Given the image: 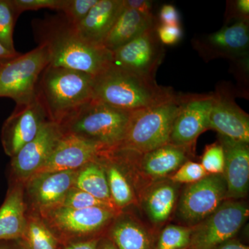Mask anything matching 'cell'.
Listing matches in <instances>:
<instances>
[{
  "label": "cell",
  "instance_id": "cell-1",
  "mask_svg": "<svg viewBox=\"0 0 249 249\" xmlns=\"http://www.w3.org/2000/svg\"><path fill=\"white\" fill-rule=\"evenodd\" d=\"M39 45L48 51L49 65L85 72L95 76L109 66L112 53L91 45L62 16L46 18L34 24Z\"/></svg>",
  "mask_w": 249,
  "mask_h": 249
},
{
  "label": "cell",
  "instance_id": "cell-2",
  "mask_svg": "<svg viewBox=\"0 0 249 249\" xmlns=\"http://www.w3.org/2000/svg\"><path fill=\"white\" fill-rule=\"evenodd\" d=\"M178 97L155 78L141 76L111 63L93 76L92 99L121 110L132 111L153 107Z\"/></svg>",
  "mask_w": 249,
  "mask_h": 249
},
{
  "label": "cell",
  "instance_id": "cell-3",
  "mask_svg": "<svg viewBox=\"0 0 249 249\" xmlns=\"http://www.w3.org/2000/svg\"><path fill=\"white\" fill-rule=\"evenodd\" d=\"M93 76L65 67L48 65L36 90L49 121L60 124L77 108L92 99Z\"/></svg>",
  "mask_w": 249,
  "mask_h": 249
},
{
  "label": "cell",
  "instance_id": "cell-4",
  "mask_svg": "<svg viewBox=\"0 0 249 249\" xmlns=\"http://www.w3.org/2000/svg\"><path fill=\"white\" fill-rule=\"evenodd\" d=\"M131 112L90 100L62 121L63 133L71 134L108 149L118 148L124 139Z\"/></svg>",
  "mask_w": 249,
  "mask_h": 249
},
{
  "label": "cell",
  "instance_id": "cell-5",
  "mask_svg": "<svg viewBox=\"0 0 249 249\" xmlns=\"http://www.w3.org/2000/svg\"><path fill=\"white\" fill-rule=\"evenodd\" d=\"M183 97L132 111L124 139L118 148L146 153L170 143V134Z\"/></svg>",
  "mask_w": 249,
  "mask_h": 249
},
{
  "label": "cell",
  "instance_id": "cell-6",
  "mask_svg": "<svg viewBox=\"0 0 249 249\" xmlns=\"http://www.w3.org/2000/svg\"><path fill=\"white\" fill-rule=\"evenodd\" d=\"M62 245L91 238L119 215V210L108 207L72 209L52 206L37 211Z\"/></svg>",
  "mask_w": 249,
  "mask_h": 249
},
{
  "label": "cell",
  "instance_id": "cell-7",
  "mask_svg": "<svg viewBox=\"0 0 249 249\" xmlns=\"http://www.w3.org/2000/svg\"><path fill=\"white\" fill-rule=\"evenodd\" d=\"M49 65L48 51L39 45L0 66V98H9L18 105L27 104L36 97L39 79Z\"/></svg>",
  "mask_w": 249,
  "mask_h": 249
},
{
  "label": "cell",
  "instance_id": "cell-8",
  "mask_svg": "<svg viewBox=\"0 0 249 249\" xmlns=\"http://www.w3.org/2000/svg\"><path fill=\"white\" fill-rule=\"evenodd\" d=\"M243 203L226 200L214 213L192 227L191 249H214L232 240L249 217Z\"/></svg>",
  "mask_w": 249,
  "mask_h": 249
},
{
  "label": "cell",
  "instance_id": "cell-9",
  "mask_svg": "<svg viewBox=\"0 0 249 249\" xmlns=\"http://www.w3.org/2000/svg\"><path fill=\"white\" fill-rule=\"evenodd\" d=\"M226 195L223 175H208L185 188L178 204V216L193 227L214 213L226 201Z\"/></svg>",
  "mask_w": 249,
  "mask_h": 249
},
{
  "label": "cell",
  "instance_id": "cell-10",
  "mask_svg": "<svg viewBox=\"0 0 249 249\" xmlns=\"http://www.w3.org/2000/svg\"><path fill=\"white\" fill-rule=\"evenodd\" d=\"M157 25L112 52L111 63L141 76L155 78L164 54L163 44L157 36Z\"/></svg>",
  "mask_w": 249,
  "mask_h": 249
},
{
  "label": "cell",
  "instance_id": "cell-11",
  "mask_svg": "<svg viewBox=\"0 0 249 249\" xmlns=\"http://www.w3.org/2000/svg\"><path fill=\"white\" fill-rule=\"evenodd\" d=\"M48 116L40 100L36 97L27 104L18 105L5 121L1 141L6 155L13 157L35 138Z\"/></svg>",
  "mask_w": 249,
  "mask_h": 249
},
{
  "label": "cell",
  "instance_id": "cell-12",
  "mask_svg": "<svg viewBox=\"0 0 249 249\" xmlns=\"http://www.w3.org/2000/svg\"><path fill=\"white\" fill-rule=\"evenodd\" d=\"M60 124L48 121L35 138L11 157L12 182L24 183L42 166L63 135Z\"/></svg>",
  "mask_w": 249,
  "mask_h": 249
},
{
  "label": "cell",
  "instance_id": "cell-13",
  "mask_svg": "<svg viewBox=\"0 0 249 249\" xmlns=\"http://www.w3.org/2000/svg\"><path fill=\"white\" fill-rule=\"evenodd\" d=\"M110 150L101 144L64 133L49 160L35 174L78 170L101 160Z\"/></svg>",
  "mask_w": 249,
  "mask_h": 249
},
{
  "label": "cell",
  "instance_id": "cell-14",
  "mask_svg": "<svg viewBox=\"0 0 249 249\" xmlns=\"http://www.w3.org/2000/svg\"><path fill=\"white\" fill-rule=\"evenodd\" d=\"M213 96L183 97L174 121L170 142L188 148L202 132L209 129V114Z\"/></svg>",
  "mask_w": 249,
  "mask_h": 249
},
{
  "label": "cell",
  "instance_id": "cell-15",
  "mask_svg": "<svg viewBox=\"0 0 249 249\" xmlns=\"http://www.w3.org/2000/svg\"><path fill=\"white\" fill-rule=\"evenodd\" d=\"M78 170L34 174L24 183V196L31 211L56 206L67 192L75 186Z\"/></svg>",
  "mask_w": 249,
  "mask_h": 249
},
{
  "label": "cell",
  "instance_id": "cell-16",
  "mask_svg": "<svg viewBox=\"0 0 249 249\" xmlns=\"http://www.w3.org/2000/svg\"><path fill=\"white\" fill-rule=\"evenodd\" d=\"M225 157L224 177L227 185L226 199L235 200L247 196L249 183V144L220 136Z\"/></svg>",
  "mask_w": 249,
  "mask_h": 249
},
{
  "label": "cell",
  "instance_id": "cell-17",
  "mask_svg": "<svg viewBox=\"0 0 249 249\" xmlns=\"http://www.w3.org/2000/svg\"><path fill=\"white\" fill-rule=\"evenodd\" d=\"M249 45L248 19H240L224 26L201 42L203 53L209 56L240 58L247 56Z\"/></svg>",
  "mask_w": 249,
  "mask_h": 249
},
{
  "label": "cell",
  "instance_id": "cell-18",
  "mask_svg": "<svg viewBox=\"0 0 249 249\" xmlns=\"http://www.w3.org/2000/svg\"><path fill=\"white\" fill-rule=\"evenodd\" d=\"M209 129H214L222 137L249 144V116L227 98L213 96Z\"/></svg>",
  "mask_w": 249,
  "mask_h": 249
},
{
  "label": "cell",
  "instance_id": "cell-19",
  "mask_svg": "<svg viewBox=\"0 0 249 249\" xmlns=\"http://www.w3.org/2000/svg\"><path fill=\"white\" fill-rule=\"evenodd\" d=\"M124 9V0H98L77 26L80 36L91 45L103 42Z\"/></svg>",
  "mask_w": 249,
  "mask_h": 249
},
{
  "label": "cell",
  "instance_id": "cell-20",
  "mask_svg": "<svg viewBox=\"0 0 249 249\" xmlns=\"http://www.w3.org/2000/svg\"><path fill=\"white\" fill-rule=\"evenodd\" d=\"M24 183L12 182L0 207V242L22 239L27 224Z\"/></svg>",
  "mask_w": 249,
  "mask_h": 249
},
{
  "label": "cell",
  "instance_id": "cell-21",
  "mask_svg": "<svg viewBox=\"0 0 249 249\" xmlns=\"http://www.w3.org/2000/svg\"><path fill=\"white\" fill-rule=\"evenodd\" d=\"M157 24L155 16H147L135 10L124 7L103 41V47L112 53Z\"/></svg>",
  "mask_w": 249,
  "mask_h": 249
},
{
  "label": "cell",
  "instance_id": "cell-22",
  "mask_svg": "<svg viewBox=\"0 0 249 249\" xmlns=\"http://www.w3.org/2000/svg\"><path fill=\"white\" fill-rule=\"evenodd\" d=\"M187 149L168 143L139 155V166L142 173L152 178H164L175 173L186 162Z\"/></svg>",
  "mask_w": 249,
  "mask_h": 249
},
{
  "label": "cell",
  "instance_id": "cell-23",
  "mask_svg": "<svg viewBox=\"0 0 249 249\" xmlns=\"http://www.w3.org/2000/svg\"><path fill=\"white\" fill-rule=\"evenodd\" d=\"M175 183L162 181L152 186L145 197V210L150 220L156 224L164 222L173 212L177 201Z\"/></svg>",
  "mask_w": 249,
  "mask_h": 249
},
{
  "label": "cell",
  "instance_id": "cell-24",
  "mask_svg": "<svg viewBox=\"0 0 249 249\" xmlns=\"http://www.w3.org/2000/svg\"><path fill=\"white\" fill-rule=\"evenodd\" d=\"M117 217L111 226L109 238L118 249H152L150 235L139 222L127 216Z\"/></svg>",
  "mask_w": 249,
  "mask_h": 249
},
{
  "label": "cell",
  "instance_id": "cell-25",
  "mask_svg": "<svg viewBox=\"0 0 249 249\" xmlns=\"http://www.w3.org/2000/svg\"><path fill=\"white\" fill-rule=\"evenodd\" d=\"M106 156L78 170L75 187L89 193L96 199L114 204L111 199L106 168L103 163Z\"/></svg>",
  "mask_w": 249,
  "mask_h": 249
},
{
  "label": "cell",
  "instance_id": "cell-26",
  "mask_svg": "<svg viewBox=\"0 0 249 249\" xmlns=\"http://www.w3.org/2000/svg\"><path fill=\"white\" fill-rule=\"evenodd\" d=\"M111 199L118 209H124L133 202L134 193L119 162L110 150L103 160Z\"/></svg>",
  "mask_w": 249,
  "mask_h": 249
},
{
  "label": "cell",
  "instance_id": "cell-27",
  "mask_svg": "<svg viewBox=\"0 0 249 249\" xmlns=\"http://www.w3.org/2000/svg\"><path fill=\"white\" fill-rule=\"evenodd\" d=\"M22 240L29 249H60L62 244L40 214L27 212V224Z\"/></svg>",
  "mask_w": 249,
  "mask_h": 249
},
{
  "label": "cell",
  "instance_id": "cell-28",
  "mask_svg": "<svg viewBox=\"0 0 249 249\" xmlns=\"http://www.w3.org/2000/svg\"><path fill=\"white\" fill-rule=\"evenodd\" d=\"M18 15L12 0H0V42L16 52L14 42L15 23Z\"/></svg>",
  "mask_w": 249,
  "mask_h": 249
},
{
  "label": "cell",
  "instance_id": "cell-29",
  "mask_svg": "<svg viewBox=\"0 0 249 249\" xmlns=\"http://www.w3.org/2000/svg\"><path fill=\"white\" fill-rule=\"evenodd\" d=\"M192 227L170 225L160 233L156 249H183L189 247Z\"/></svg>",
  "mask_w": 249,
  "mask_h": 249
},
{
  "label": "cell",
  "instance_id": "cell-30",
  "mask_svg": "<svg viewBox=\"0 0 249 249\" xmlns=\"http://www.w3.org/2000/svg\"><path fill=\"white\" fill-rule=\"evenodd\" d=\"M54 206H61L72 209H84L93 207H108L118 209L114 204L96 199L89 193L81 191L75 186L67 192L58 205Z\"/></svg>",
  "mask_w": 249,
  "mask_h": 249
},
{
  "label": "cell",
  "instance_id": "cell-31",
  "mask_svg": "<svg viewBox=\"0 0 249 249\" xmlns=\"http://www.w3.org/2000/svg\"><path fill=\"white\" fill-rule=\"evenodd\" d=\"M224 164L225 157L220 142L206 147L201 163L206 173L209 175H223Z\"/></svg>",
  "mask_w": 249,
  "mask_h": 249
},
{
  "label": "cell",
  "instance_id": "cell-32",
  "mask_svg": "<svg viewBox=\"0 0 249 249\" xmlns=\"http://www.w3.org/2000/svg\"><path fill=\"white\" fill-rule=\"evenodd\" d=\"M98 0H65L60 12L69 22L77 26L92 9Z\"/></svg>",
  "mask_w": 249,
  "mask_h": 249
},
{
  "label": "cell",
  "instance_id": "cell-33",
  "mask_svg": "<svg viewBox=\"0 0 249 249\" xmlns=\"http://www.w3.org/2000/svg\"><path fill=\"white\" fill-rule=\"evenodd\" d=\"M209 175L201 163L193 161H186L180 166L170 177V181L175 183L192 184L197 182Z\"/></svg>",
  "mask_w": 249,
  "mask_h": 249
},
{
  "label": "cell",
  "instance_id": "cell-34",
  "mask_svg": "<svg viewBox=\"0 0 249 249\" xmlns=\"http://www.w3.org/2000/svg\"><path fill=\"white\" fill-rule=\"evenodd\" d=\"M18 14L26 11L50 9L61 11L65 0H12Z\"/></svg>",
  "mask_w": 249,
  "mask_h": 249
},
{
  "label": "cell",
  "instance_id": "cell-35",
  "mask_svg": "<svg viewBox=\"0 0 249 249\" xmlns=\"http://www.w3.org/2000/svg\"><path fill=\"white\" fill-rule=\"evenodd\" d=\"M157 34L163 45H173L178 43L182 37V29L179 25L160 24L157 27Z\"/></svg>",
  "mask_w": 249,
  "mask_h": 249
},
{
  "label": "cell",
  "instance_id": "cell-36",
  "mask_svg": "<svg viewBox=\"0 0 249 249\" xmlns=\"http://www.w3.org/2000/svg\"><path fill=\"white\" fill-rule=\"evenodd\" d=\"M160 24L179 25L180 18L178 10L171 4H164L160 11Z\"/></svg>",
  "mask_w": 249,
  "mask_h": 249
},
{
  "label": "cell",
  "instance_id": "cell-37",
  "mask_svg": "<svg viewBox=\"0 0 249 249\" xmlns=\"http://www.w3.org/2000/svg\"><path fill=\"white\" fill-rule=\"evenodd\" d=\"M124 7L135 10L147 16H155L152 13V3L146 0H124Z\"/></svg>",
  "mask_w": 249,
  "mask_h": 249
},
{
  "label": "cell",
  "instance_id": "cell-38",
  "mask_svg": "<svg viewBox=\"0 0 249 249\" xmlns=\"http://www.w3.org/2000/svg\"><path fill=\"white\" fill-rule=\"evenodd\" d=\"M99 240L98 237H91L85 240L73 241L62 245L60 249H97Z\"/></svg>",
  "mask_w": 249,
  "mask_h": 249
},
{
  "label": "cell",
  "instance_id": "cell-39",
  "mask_svg": "<svg viewBox=\"0 0 249 249\" xmlns=\"http://www.w3.org/2000/svg\"><path fill=\"white\" fill-rule=\"evenodd\" d=\"M0 249H29L22 239L16 240L1 241Z\"/></svg>",
  "mask_w": 249,
  "mask_h": 249
},
{
  "label": "cell",
  "instance_id": "cell-40",
  "mask_svg": "<svg viewBox=\"0 0 249 249\" xmlns=\"http://www.w3.org/2000/svg\"><path fill=\"white\" fill-rule=\"evenodd\" d=\"M19 54L18 52H14L6 49L2 44L0 42V66L6 63L9 60H12Z\"/></svg>",
  "mask_w": 249,
  "mask_h": 249
},
{
  "label": "cell",
  "instance_id": "cell-41",
  "mask_svg": "<svg viewBox=\"0 0 249 249\" xmlns=\"http://www.w3.org/2000/svg\"><path fill=\"white\" fill-rule=\"evenodd\" d=\"M236 9L242 19H248L249 14V0H238L235 3Z\"/></svg>",
  "mask_w": 249,
  "mask_h": 249
},
{
  "label": "cell",
  "instance_id": "cell-42",
  "mask_svg": "<svg viewBox=\"0 0 249 249\" xmlns=\"http://www.w3.org/2000/svg\"><path fill=\"white\" fill-rule=\"evenodd\" d=\"M214 249H249V247L241 243L239 241L230 240L219 246Z\"/></svg>",
  "mask_w": 249,
  "mask_h": 249
},
{
  "label": "cell",
  "instance_id": "cell-43",
  "mask_svg": "<svg viewBox=\"0 0 249 249\" xmlns=\"http://www.w3.org/2000/svg\"><path fill=\"white\" fill-rule=\"evenodd\" d=\"M97 249H119L109 237L100 238Z\"/></svg>",
  "mask_w": 249,
  "mask_h": 249
},
{
  "label": "cell",
  "instance_id": "cell-44",
  "mask_svg": "<svg viewBox=\"0 0 249 249\" xmlns=\"http://www.w3.org/2000/svg\"></svg>",
  "mask_w": 249,
  "mask_h": 249
}]
</instances>
